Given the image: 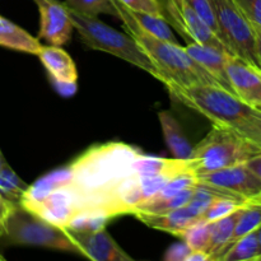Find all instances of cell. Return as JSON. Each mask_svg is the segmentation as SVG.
Segmentation results:
<instances>
[{
    "mask_svg": "<svg viewBox=\"0 0 261 261\" xmlns=\"http://www.w3.org/2000/svg\"><path fill=\"white\" fill-rule=\"evenodd\" d=\"M117 18L121 19L126 32L139 43L145 54L150 58L162 75V83L167 88L188 87L193 84H221L211 73L199 65L185 47L175 42L155 37L135 20L130 9L117 0H112Z\"/></svg>",
    "mask_w": 261,
    "mask_h": 261,
    "instance_id": "cell-1",
    "label": "cell"
},
{
    "mask_svg": "<svg viewBox=\"0 0 261 261\" xmlns=\"http://www.w3.org/2000/svg\"><path fill=\"white\" fill-rule=\"evenodd\" d=\"M260 152L259 145L232 127L213 125L204 139L193 148L188 165L191 173L200 176L246 163Z\"/></svg>",
    "mask_w": 261,
    "mask_h": 261,
    "instance_id": "cell-2",
    "label": "cell"
},
{
    "mask_svg": "<svg viewBox=\"0 0 261 261\" xmlns=\"http://www.w3.org/2000/svg\"><path fill=\"white\" fill-rule=\"evenodd\" d=\"M173 98L204 115L213 125L239 129L257 110L242 102L234 93L218 84H193L167 88Z\"/></svg>",
    "mask_w": 261,
    "mask_h": 261,
    "instance_id": "cell-3",
    "label": "cell"
},
{
    "mask_svg": "<svg viewBox=\"0 0 261 261\" xmlns=\"http://www.w3.org/2000/svg\"><path fill=\"white\" fill-rule=\"evenodd\" d=\"M70 17L73 20L74 30L78 31L82 42L87 47L111 54L116 58L138 66L162 82V75L157 66L153 64L149 56L143 51L139 43L129 33L126 35L110 27L97 17L81 14L74 10H70Z\"/></svg>",
    "mask_w": 261,
    "mask_h": 261,
    "instance_id": "cell-4",
    "label": "cell"
},
{
    "mask_svg": "<svg viewBox=\"0 0 261 261\" xmlns=\"http://www.w3.org/2000/svg\"><path fill=\"white\" fill-rule=\"evenodd\" d=\"M2 239L10 245L45 247L81 255L65 228L45 221L22 206H15L12 212Z\"/></svg>",
    "mask_w": 261,
    "mask_h": 261,
    "instance_id": "cell-5",
    "label": "cell"
},
{
    "mask_svg": "<svg viewBox=\"0 0 261 261\" xmlns=\"http://www.w3.org/2000/svg\"><path fill=\"white\" fill-rule=\"evenodd\" d=\"M221 41L233 56L261 70L254 25L237 8L233 0H214Z\"/></svg>",
    "mask_w": 261,
    "mask_h": 261,
    "instance_id": "cell-6",
    "label": "cell"
},
{
    "mask_svg": "<svg viewBox=\"0 0 261 261\" xmlns=\"http://www.w3.org/2000/svg\"><path fill=\"white\" fill-rule=\"evenodd\" d=\"M160 3L165 19L186 41L213 46L231 54L216 33L185 0H160Z\"/></svg>",
    "mask_w": 261,
    "mask_h": 261,
    "instance_id": "cell-7",
    "label": "cell"
},
{
    "mask_svg": "<svg viewBox=\"0 0 261 261\" xmlns=\"http://www.w3.org/2000/svg\"><path fill=\"white\" fill-rule=\"evenodd\" d=\"M198 182L216 186L246 200L261 198V180L249 170L245 163L196 176Z\"/></svg>",
    "mask_w": 261,
    "mask_h": 261,
    "instance_id": "cell-8",
    "label": "cell"
},
{
    "mask_svg": "<svg viewBox=\"0 0 261 261\" xmlns=\"http://www.w3.org/2000/svg\"><path fill=\"white\" fill-rule=\"evenodd\" d=\"M40 10V33L38 40L53 46L68 42L74 31L70 10L65 3L59 0H35Z\"/></svg>",
    "mask_w": 261,
    "mask_h": 261,
    "instance_id": "cell-9",
    "label": "cell"
},
{
    "mask_svg": "<svg viewBox=\"0 0 261 261\" xmlns=\"http://www.w3.org/2000/svg\"><path fill=\"white\" fill-rule=\"evenodd\" d=\"M227 76L233 93L252 109L261 111V70L237 56L229 55Z\"/></svg>",
    "mask_w": 261,
    "mask_h": 261,
    "instance_id": "cell-10",
    "label": "cell"
},
{
    "mask_svg": "<svg viewBox=\"0 0 261 261\" xmlns=\"http://www.w3.org/2000/svg\"><path fill=\"white\" fill-rule=\"evenodd\" d=\"M37 56L45 66L58 92L66 97L73 96L76 91L78 71L71 56L60 46L53 45H42Z\"/></svg>",
    "mask_w": 261,
    "mask_h": 261,
    "instance_id": "cell-11",
    "label": "cell"
},
{
    "mask_svg": "<svg viewBox=\"0 0 261 261\" xmlns=\"http://www.w3.org/2000/svg\"><path fill=\"white\" fill-rule=\"evenodd\" d=\"M66 232L78 246L81 255L89 260L135 261L115 242L105 228L94 232H74L69 229H66Z\"/></svg>",
    "mask_w": 261,
    "mask_h": 261,
    "instance_id": "cell-12",
    "label": "cell"
},
{
    "mask_svg": "<svg viewBox=\"0 0 261 261\" xmlns=\"http://www.w3.org/2000/svg\"><path fill=\"white\" fill-rule=\"evenodd\" d=\"M185 50L199 65H201L208 73H211L223 88L228 89L233 93L226 71L227 59L231 54L213 47V46L196 42H189Z\"/></svg>",
    "mask_w": 261,
    "mask_h": 261,
    "instance_id": "cell-13",
    "label": "cell"
},
{
    "mask_svg": "<svg viewBox=\"0 0 261 261\" xmlns=\"http://www.w3.org/2000/svg\"><path fill=\"white\" fill-rule=\"evenodd\" d=\"M140 222L150 228L160 229V231L167 232L173 236H182L184 232L189 228L193 223L199 221L195 216L191 214L186 206L175 209V211L166 212V213H138L135 214Z\"/></svg>",
    "mask_w": 261,
    "mask_h": 261,
    "instance_id": "cell-14",
    "label": "cell"
},
{
    "mask_svg": "<svg viewBox=\"0 0 261 261\" xmlns=\"http://www.w3.org/2000/svg\"><path fill=\"white\" fill-rule=\"evenodd\" d=\"M0 46L19 53L37 55L42 43L22 27L0 14Z\"/></svg>",
    "mask_w": 261,
    "mask_h": 261,
    "instance_id": "cell-15",
    "label": "cell"
},
{
    "mask_svg": "<svg viewBox=\"0 0 261 261\" xmlns=\"http://www.w3.org/2000/svg\"><path fill=\"white\" fill-rule=\"evenodd\" d=\"M166 144L176 160H189L193 153V145L184 133L182 126L170 111H162L158 115Z\"/></svg>",
    "mask_w": 261,
    "mask_h": 261,
    "instance_id": "cell-16",
    "label": "cell"
},
{
    "mask_svg": "<svg viewBox=\"0 0 261 261\" xmlns=\"http://www.w3.org/2000/svg\"><path fill=\"white\" fill-rule=\"evenodd\" d=\"M241 211L242 208L233 212L229 216L224 217V218H221L211 223V241H209L206 252L213 257L214 261L223 254L224 250L231 244L234 228H236L237 219H239Z\"/></svg>",
    "mask_w": 261,
    "mask_h": 261,
    "instance_id": "cell-17",
    "label": "cell"
},
{
    "mask_svg": "<svg viewBox=\"0 0 261 261\" xmlns=\"http://www.w3.org/2000/svg\"><path fill=\"white\" fill-rule=\"evenodd\" d=\"M260 256L256 231L232 242L216 261H255Z\"/></svg>",
    "mask_w": 261,
    "mask_h": 261,
    "instance_id": "cell-18",
    "label": "cell"
},
{
    "mask_svg": "<svg viewBox=\"0 0 261 261\" xmlns=\"http://www.w3.org/2000/svg\"><path fill=\"white\" fill-rule=\"evenodd\" d=\"M28 184H25L12 167L5 162L0 167V195L19 206L23 195L28 189Z\"/></svg>",
    "mask_w": 261,
    "mask_h": 261,
    "instance_id": "cell-19",
    "label": "cell"
},
{
    "mask_svg": "<svg viewBox=\"0 0 261 261\" xmlns=\"http://www.w3.org/2000/svg\"><path fill=\"white\" fill-rule=\"evenodd\" d=\"M260 226H261V198L255 199V200H250L249 203L242 208L239 219H237L236 228H234V233H233V237H232L231 244L236 241V240L246 236V234L255 232Z\"/></svg>",
    "mask_w": 261,
    "mask_h": 261,
    "instance_id": "cell-20",
    "label": "cell"
},
{
    "mask_svg": "<svg viewBox=\"0 0 261 261\" xmlns=\"http://www.w3.org/2000/svg\"><path fill=\"white\" fill-rule=\"evenodd\" d=\"M132 14L134 15L135 20L142 25L144 30L154 35L155 37L162 38V40L170 41V42L178 43L176 40L175 33L172 32V28L168 24L167 20L162 15H154L148 14V13H140V12H133L130 10Z\"/></svg>",
    "mask_w": 261,
    "mask_h": 261,
    "instance_id": "cell-21",
    "label": "cell"
},
{
    "mask_svg": "<svg viewBox=\"0 0 261 261\" xmlns=\"http://www.w3.org/2000/svg\"><path fill=\"white\" fill-rule=\"evenodd\" d=\"M181 240L188 245L191 251L206 252L211 241V223L199 219L184 232Z\"/></svg>",
    "mask_w": 261,
    "mask_h": 261,
    "instance_id": "cell-22",
    "label": "cell"
},
{
    "mask_svg": "<svg viewBox=\"0 0 261 261\" xmlns=\"http://www.w3.org/2000/svg\"><path fill=\"white\" fill-rule=\"evenodd\" d=\"M65 5L70 10L84 15L98 17L99 14H110L117 18L112 0H65Z\"/></svg>",
    "mask_w": 261,
    "mask_h": 261,
    "instance_id": "cell-23",
    "label": "cell"
},
{
    "mask_svg": "<svg viewBox=\"0 0 261 261\" xmlns=\"http://www.w3.org/2000/svg\"><path fill=\"white\" fill-rule=\"evenodd\" d=\"M250 200H241V199H231V198H218L212 203V205L204 212L201 216L200 221L208 222L212 223L214 221L224 218V217L229 216L233 212L239 211V209L244 208Z\"/></svg>",
    "mask_w": 261,
    "mask_h": 261,
    "instance_id": "cell-24",
    "label": "cell"
},
{
    "mask_svg": "<svg viewBox=\"0 0 261 261\" xmlns=\"http://www.w3.org/2000/svg\"><path fill=\"white\" fill-rule=\"evenodd\" d=\"M196 13L199 17L209 25L212 31L216 33L217 37L221 40L218 23L216 18V8H214V0H185Z\"/></svg>",
    "mask_w": 261,
    "mask_h": 261,
    "instance_id": "cell-25",
    "label": "cell"
},
{
    "mask_svg": "<svg viewBox=\"0 0 261 261\" xmlns=\"http://www.w3.org/2000/svg\"><path fill=\"white\" fill-rule=\"evenodd\" d=\"M236 132L261 148V111H257L254 116L245 121Z\"/></svg>",
    "mask_w": 261,
    "mask_h": 261,
    "instance_id": "cell-26",
    "label": "cell"
},
{
    "mask_svg": "<svg viewBox=\"0 0 261 261\" xmlns=\"http://www.w3.org/2000/svg\"><path fill=\"white\" fill-rule=\"evenodd\" d=\"M117 2H120L124 7L133 10V12L148 13V14L165 17L160 0H117Z\"/></svg>",
    "mask_w": 261,
    "mask_h": 261,
    "instance_id": "cell-27",
    "label": "cell"
},
{
    "mask_svg": "<svg viewBox=\"0 0 261 261\" xmlns=\"http://www.w3.org/2000/svg\"><path fill=\"white\" fill-rule=\"evenodd\" d=\"M252 25L261 27V0H233Z\"/></svg>",
    "mask_w": 261,
    "mask_h": 261,
    "instance_id": "cell-28",
    "label": "cell"
},
{
    "mask_svg": "<svg viewBox=\"0 0 261 261\" xmlns=\"http://www.w3.org/2000/svg\"><path fill=\"white\" fill-rule=\"evenodd\" d=\"M190 252L191 250L189 249V246L185 242H178V244L172 245L167 250V252L165 255V260L163 261H185Z\"/></svg>",
    "mask_w": 261,
    "mask_h": 261,
    "instance_id": "cell-29",
    "label": "cell"
},
{
    "mask_svg": "<svg viewBox=\"0 0 261 261\" xmlns=\"http://www.w3.org/2000/svg\"><path fill=\"white\" fill-rule=\"evenodd\" d=\"M15 206L17 205H14V204L10 203L9 200H7V199L0 195V239L4 236L7 221L10 214H12V212L14 211Z\"/></svg>",
    "mask_w": 261,
    "mask_h": 261,
    "instance_id": "cell-30",
    "label": "cell"
},
{
    "mask_svg": "<svg viewBox=\"0 0 261 261\" xmlns=\"http://www.w3.org/2000/svg\"><path fill=\"white\" fill-rule=\"evenodd\" d=\"M245 165L249 167V170L251 171L254 175H256L257 177L261 180V152L259 153V154H256V155H254L252 158H250V160L247 161Z\"/></svg>",
    "mask_w": 261,
    "mask_h": 261,
    "instance_id": "cell-31",
    "label": "cell"
},
{
    "mask_svg": "<svg viewBox=\"0 0 261 261\" xmlns=\"http://www.w3.org/2000/svg\"><path fill=\"white\" fill-rule=\"evenodd\" d=\"M185 261H214V259L205 251H191Z\"/></svg>",
    "mask_w": 261,
    "mask_h": 261,
    "instance_id": "cell-32",
    "label": "cell"
},
{
    "mask_svg": "<svg viewBox=\"0 0 261 261\" xmlns=\"http://www.w3.org/2000/svg\"><path fill=\"white\" fill-rule=\"evenodd\" d=\"M255 30V37H256V50H257V56H259L260 66H261V27L254 25Z\"/></svg>",
    "mask_w": 261,
    "mask_h": 261,
    "instance_id": "cell-33",
    "label": "cell"
},
{
    "mask_svg": "<svg viewBox=\"0 0 261 261\" xmlns=\"http://www.w3.org/2000/svg\"><path fill=\"white\" fill-rule=\"evenodd\" d=\"M256 236H257V241H259V246H260V255H261V226L256 229Z\"/></svg>",
    "mask_w": 261,
    "mask_h": 261,
    "instance_id": "cell-34",
    "label": "cell"
},
{
    "mask_svg": "<svg viewBox=\"0 0 261 261\" xmlns=\"http://www.w3.org/2000/svg\"><path fill=\"white\" fill-rule=\"evenodd\" d=\"M7 162V161H5V158H4V155H3V153L0 152V167H2L3 165H4V163Z\"/></svg>",
    "mask_w": 261,
    "mask_h": 261,
    "instance_id": "cell-35",
    "label": "cell"
},
{
    "mask_svg": "<svg viewBox=\"0 0 261 261\" xmlns=\"http://www.w3.org/2000/svg\"><path fill=\"white\" fill-rule=\"evenodd\" d=\"M0 261H5V259H4V256H3L2 254H0Z\"/></svg>",
    "mask_w": 261,
    "mask_h": 261,
    "instance_id": "cell-36",
    "label": "cell"
},
{
    "mask_svg": "<svg viewBox=\"0 0 261 261\" xmlns=\"http://www.w3.org/2000/svg\"><path fill=\"white\" fill-rule=\"evenodd\" d=\"M255 261H261V255H260V256H259V257H257V259H256V260H255Z\"/></svg>",
    "mask_w": 261,
    "mask_h": 261,
    "instance_id": "cell-37",
    "label": "cell"
}]
</instances>
